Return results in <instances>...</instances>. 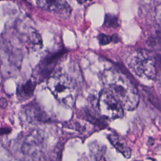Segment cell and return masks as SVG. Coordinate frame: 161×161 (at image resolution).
Instances as JSON below:
<instances>
[{
    "mask_svg": "<svg viewBox=\"0 0 161 161\" xmlns=\"http://www.w3.org/2000/svg\"><path fill=\"white\" fill-rule=\"evenodd\" d=\"M101 80L104 89L112 94L124 109L133 111L139 104L138 91L130 80L114 68L104 70Z\"/></svg>",
    "mask_w": 161,
    "mask_h": 161,
    "instance_id": "obj_1",
    "label": "cell"
},
{
    "mask_svg": "<svg viewBox=\"0 0 161 161\" xmlns=\"http://www.w3.org/2000/svg\"><path fill=\"white\" fill-rule=\"evenodd\" d=\"M48 87L54 96L67 106L72 107L76 97V89L73 82L64 74L57 72L48 80Z\"/></svg>",
    "mask_w": 161,
    "mask_h": 161,
    "instance_id": "obj_2",
    "label": "cell"
},
{
    "mask_svg": "<svg viewBox=\"0 0 161 161\" xmlns=\"http://www.w3.org/2000/svg\"><path fill=\"white\" fill-rule=\"evenodd\" d=\"M126 62L130 69L138 76L151 80L156 78V60L148 52L143 50H135L130 54Z\"/></svg>",
    "mask_w": 161,
    "mask_h": 161,
    "instance_id": "obj_3",
    "label": "cell"
},
{
    "mask_svg": "<svg viewBox=\"0 0 161 161\" xmlns=\"http://www.w3.org/2000/svg\"><path fill=\"white\" fill-rule=\"evenodd\" d=\"M97 109L99 114L109 119L121 118L124 115V109L118 101L105 89L99 94L97 101Z\"/></svg>",
    "mask_w": 161,
    "mask_h": 161,
    "instance_id": "obj_4",
    "label": "cell"
},
{
    "mask_svg": "<svg viewBox=\"0 0 161 161\" xmlns=\"http://www.w3.org/2000/svg\"><path fill=\"white\" fill-rule=\"evenodd\" d=\"M38 6L50 13L67 17L70 14L71 9L66 0H36Z\"/></svg>",
    "mask_w": 161,
    "mask_h": 161,
    "instance_id": "obj_5",
    "label": "cell"
},
{
    "mask_svg": "<svg viewBox=\"0 0 161 161\" xmlns=\"http://www.w3.org/2000/svg\"><path fill=\"white\" fill-rule=\"evenodd\" d=\"M108 139L111 144L125 158H129L131 155V150L125 141L114 134H109Z\"/></svg>",
    "mask_w": 161,
    "mask_h": 161,
    "instance_id": "obj_6",
    "label": "cell"
},
{
    "mask_svg": "<svg viewBox=\"0 0 161 161\" xmlns=\"http://www.w3.org/2000/svg\"><path fill=\"white\" fill-rule=\"evenodd\" d=\"M89 151L92 161H109L107 155L106 147L97 143H91Z\"/></svg>",
    "mask_w": 161,
    "mask_h": 161,
    "instance_id": "obj_7",
    "label": "cell"
},
{
    "mask_svg": "<svg viewBox=\"0 0 161 161\" xmlns=\"http://www.w3.org/2000/svg\"><path fill=\"white\" fill-rule=\"evenodd\" d=\"M36 87V82L31 80H28L25 83L21 84L18 88L17 94L20 99H28L31 97L35 91Z\"/></svg>",
    "mask_w": 161,
    "mask_h": 161,
    "instance_id": "obj_8",
    "label": "cell"
},
{
    "mask_svg": "<svg viewBox=\"0 0 161 161\" xmlns=\"http://www.w3.org/2000/svg\"><path fill=\"white\" fill-rule=\"evenodd\" d=\"M99 40V43L101 45H106L108 43H109L113 40L111 38V37L110 36L104 35V34H101L98 37Z\"/></svg>",
    "mask_w": 161,
    "mask_h": 161,
    "instance_id": "obj_9",
    "label": "cell"
},
{
    "mask_svg": "<svg viewBox=\"0 0 161 161\" xmlns=\"http://www.w3.org/2000/svg\"><path fill=\"white\" fill-rule=\"evenodd\" d=\"M105 23L107 24V26L112 27H115L118 25L117 19L114 16H107V18L105 20Z\"/></svg>",
    "mask_w": 161,
    "mask_h": 161,
    "instance_id": "obj_10",
    "label": "cell"
},
{
    "mask_svg": "<svg viewBox=\"0 0 161 161\" xmlns=\"http://www.w3.org/2000/svg\"><path fill=\"white\" fill-rule=\"evenodd\" d=\"M156 19L161 26V4L157 7L156 9Z\"/></svg>",
    "mask_w": 161,
    "mask_h": 161,
    "instance_id": "obj_11",
    "label": "cell"
},
{
    "mask_svg": "<svg viewBox=\"0 0 161 161\" xmlns=\"http://www.w3.org/2000/svg\"><path fill=\"white\" fill-rule=\"evenodd\" d=\"M11 130L9 128H0V134L1 135H7L11 132Z\"/></svg>",
    "mask_w": 161,
    "mask_h": 161,
    "instance_id": "obj_12",
    "label": "cell"
},
{
    "mask_svg": "<svg viewBox=\"0 0 161 161\" xmlns=\"http://www.w3.org/2000/svg\"><path fill=\"white\" fill-rule=\"evenodd\" d=\"M7 106H8L7 100L4 97L0 98V106L3 108H6L7 107Z\"/></svg>",
    "mask_w": 161,
    "mask_h": 161,
    "instance_id": "obj_13",
    "label": "cell"
},
{
    "mask_svg": "<svg viewBox=\"0 0 161 161\" xmlns=\"http://www.w3.org/2000/svg\"><path fill=\"white\" fill-rule=\"evenodd\" d=\"M77 1L78 3H80V4H84V3L87 2V1H90V0H77Z\"/></svg>",
    "mask_w": 161,
    "mask_h": 161,
    "instance_id": "obj_14",
    "label": "cell"
},
{
    "mask_svg": "<svg viewBox=\"0 0 161 161\" xmlns=\"http://www.w3.org/2000/svg\"><path fill=\"white\" fill-rule=\"evenodd\" d=\"M160 67H161V58L160 60Z\"/></svg>",
    "mask_w": 161,
    "mask_h": 161,
    "instance_id": "obj_15",
    "label": "cell"
},
{
    "mask_svg": "<svg viewBox=\"0 0 161 161\" xmlns=\"http://www.w3.org/2000/svg\"><path fill=\"white\" fill-rule=\"evenodd\" d=\"M134 161H142V160H134Z\"/></svg>",
    "mask_w": 161,
    "mask_h": 161,
    "instance_id": "obj_16",
    "label": "cell"
}]
</instances>
